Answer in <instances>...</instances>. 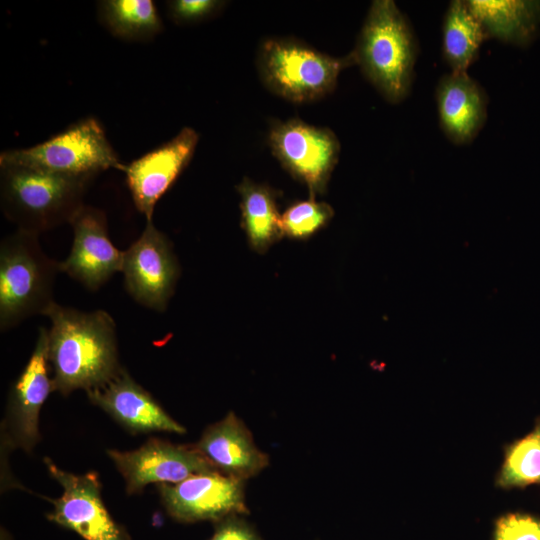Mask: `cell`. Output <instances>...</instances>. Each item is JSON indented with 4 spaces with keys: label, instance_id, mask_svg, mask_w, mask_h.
<instances>
[{
    "label": "cell",
    "instance_id": "obj_14",
    "mask_svg": "<svg viewBox=\"0 0 540 540\" xmlns=\"http://www.w3.org/2000/svg\"><path fill=\"white\" fill-rule=\"evenodd\" d=\"M199 140L191 127H183L169 141L125 164L126 184L136 209L152 220L159 199L188 166Z\"/></svg>",
    "mask_w": 540,
    "mask_h": 540
},
{
    "label": "cell",
    "instance_id": "obj_12",
    "mask_svg": "<svg viewBox=\"0 0 540 540\" xmlns=\"http://www.w3.org/2000/svg\"><path fill=\"white\" fill-rule=\"evenodd\" d=\"M167 512L181 522L219 521L249 513L244 481L218 471L193 475L176 484H158Z\"/></svg>",
    "mask_w": 540,
    "mask_h": 540
},
{
    "label": "cell",
    "instance_id": "obj_24",
    "mask_svg": "<svg viewBox=\"0 0 540 540\" xmlns=\"http://www.w3.org/2000/svg\"><path fill=\"white\" fill-rule=\"evenodd\" d=\"M494 540H540V518L528 513H507L495 521Z\"/></svg>",
    "mask_w": 540,
    "mask_h": 540
},
{
    "label": "cell",
    "instance_id": "obj_9",
    "mask_svg": "<svg viewBox=\"0 0 540 540\" xmlns=\"http://www.w3.org/2000/svg\"><path fill=\"white\" fill-rule=\"evenodd\" d=\"M47 470L63 488L62 495L52 499L48 519L81 536L84 540H130L106 509L101 497V482L96 472L82 475L66 472L49 458Z\"/></svg>",
    "mask_w": 540,
    "mask_h": 540
},
{
    "label": "cell",
    "instance_id": "obj_2",
    "mask_svg": "<svg viewBox=\"0 0 540 540\" xmlns=\"http://www.w3.org/2000/svg\"><path fill=\"white\" fill-rule=\"evenodd\" d=\"M91 180L0 163V207L17 229L40 235L70 223Z\"/></svg>",
    "mask_w": 540,
    "mask_h": 540
},
{
    "label": "cell",
    "instance_id": "obj_17",
    "mask_svg": "<svg viewBox=\"0 0 540 540\" xmlns=\"http://www.w3.org/2000/svg\"><path fill=\"white\" fill-rule=\"evenodd\" d=\"M439 122L455 144L470 143L487 118V95L467 73L444 75L436 88Z\"/></svg>",
    "mask_w": 540,
    "mask_h": 540
},
{
    "label": "cell",
    "instance_id": "obj_19",
    "mask_svg": "<svg viewBox=\"0 0 540 540\" xmlns=\"http://www.w3.org/2000/svg\"><path fill=\"white\" fill-rule=\"evenodd\" d=\"M487 38L463 0L451 1L443 21V56L453 73H467Z\"/></svg>",
    "mask_w": 540,
    "mask_h": 540
},
{
    "label": "cell",
    "instance_id": "obj_1",
    "mask_svg": "<svg viewBox=\"0 0 540 540\" xmlns=\"http://www.w3.org/2000/svg\"><path fill=\"white\" fill-rule=\"evenodd\" d=\"M44 316L51 322L48 360L55 391L66 396L79 389H98L124 369L116 324L108 312H83L54 302Z\"/></svg>",
    "mask_w": 540,
    "mask_h": 540
},
{
    "label": "cell",
    "instance_id": "obj_15",
    "mask_svg": "<svg viewBox=\"0 0 540 540\" xmlns=\"http://www.w3.org/2000/svg\"><path fill=\"white\" fill-rule=\"evenodd\" d=\"M90 402L101 408L129 432L184 434L175 421L124 368L104 387L87 391Z\"/></svg>",
    "mask_w": 540,
    "mask_h": 540
},
{
    "label": "cell",
    "instance_id": "obj_4",
    "mask_svg": "<svg viewBox=\"0 0 540 540\" xmlns=\"http://www.w3.org/2000/svg\"><path fill=\"white\" fill-rule=\"evenodd\" d=\"M60 262L42 249L39 235L17 229L0 244V329L7 331L53 304Z\"/></svg>",
    "mask_w": 540,
    "mask_h": 540
},
{
    "label": "cell",
    "instance_id": "obj_10",
    "mask_svg": "<svg viewBox=\"0 0 540 540\" xmlns=\"http://www.w3.org/2000/svg\"><path fill=\"white\" fill-rule=\"evenodd\" d=\"M129 495L151 483L176 484L193 475L217 471L194 447L151 438L132 451L107 450Z\"/></svg>",
    "mask_w": 540,
    "mask_h": 540
},
{
    "label": "cell",
    "instance_id": "obj_11",
    "mask_svg": "<svg viewBox=\"0 0 540 540\" xmlns=\"http://www.w3.org/2000/svg\"><path fill=\"white\" fill-rule=\"evenodd\" d=\"M49 368L48 329L40 327L34 350L11 386L2 424L5 442L25 452H31L40 440V410L55 391Z\"/></svg>",
    "mask_w": 540,
    "mask_h": 540
},
{
    "label": "cell",
    "instance_id": "obj_8",
    "mask_svg": "<svg viewBox=\"0 0 540 540\" xmlns=\"http://www.w3.org/2000/svg\"><path fill=\"white\" fill-rule=\"evenodd\" d=\"M128 294L142 306L165 311L179 277V265L167 236L152 220L125 251L122 271Z\"/></svg>",
    "mask_w": 540,
    "mask_h": 540
},
{
    "label": "cell",
    "instance_id": "obj_7",
    "mask_svg": "<svg viewBox=\"0 0 540 540\" xmlns=\"http://www.w3.org/2000/svg\"><path fill=\"white\" fill-rule=\"evenodd\" d=\"M268 143L274 156L311 193H322L338 161L340 143L333 131L292 118L270 128Z\"/></svg>",
    "mask_w": 540,
    "mask_h": 540
},
{
    "label": "cell",
    "instance_id": "obj_26",
    "mask_svg": "<svg viewBox=\"0 0 540 540\" xmlns=\"http://www.w3.org/2000/svg\"><path fill=\"white\" fill-rule=\"evenodd\" d=\"M210 540H263L240 515H230L219 521Z\"/></svg>",
    "mask_w": 540,
    "mask_h": 540
},
{
    "label": "cell",
    "instance_id": "obj_16",
    "mask_svg": "<svg viewBox=\"0 0 540 540\" xmlns=\"http://www.w3.org/2000/svg\"><path fill=\"white\" fill-rule=\"evenodd\" d=\"M194 447L218 472L241 481L269 465L268 454L257 447L250 430L233 412L209 425Z\"/></svg>",
    "mask_w": 540,
    "mask_h": 540
},
{
    "label": "cell",
    "instance_id": "obj_5",
    "mask_svg": "<svg viewBox=\"0 0 540 540\" xmlns=\"http://www.w3.org/2000/svg\"><path fill=\"white\" fill-rule=\"evenodd\" d=\"M356 64L353 52L335 58L294 39L270 38L258 51L257 66L264 85L294 103H308L330 93L340 72Z\"/></svg>",
    "mask_w": 540,
    "mask_h": 540
},
{
    "label": "cell",
    "instance_id": "obj_18",
    "mask_svg": "<svg viewBox=\"0 0 540 540\" xmlns=\"http://www.w3.org/2000/svg\"><path fill=\"white\" fill-rule=\"evenodd\" d=\"M469 9L487 38L525 46L531 43L540 25V1L468 0Z\"/></svg>",
    "mask_w": 540,
    "mask_h": 540
},
{
    "label": "cell",
    "instance_id": "obj_13",
    "mask_svg": "<svg viewBox=\"0 0 540 540\" xmlns=\"http://www.w3.org/2000/svg\"><path fill=\"white\" fill-rule=\"evenodd\" d=\"M73 243L60 271L90 291L98 290L116 272L122 271L124 251L112 243L104 211L83 205L69 223Z\"/></svg>",
    "mask_w": 540,
    "mask_h": 540
},
{
    "label": "cell",
    "instance_id": "obj_3",
    "mask_svg": "<svg viewBox=\"0 0 540 540\" xmlns=\"http://www.w3.org/2000/svg\"><path fill=\"white\" fill-rule=\"evenodd\" d=\"M352 52L365 77L387 101L398 103L407 97L417 43L394 1L372 2Z\"/></svg>",
    "mask_w": 540,
    "mask_h": 540
},
{
    "label": "cell",
    "instance_id": "obj_22",
    "mask_svg": "<svg viewBox=\"0 0 540 540\" xmlns=\"http://www.w3.org/2000/svg\"><path fill=\"white\" fill-rule=\"evenodd\" d=\"M531 484H540V416L527 435L505 447L504 461L496 477V486L503 489Z\"/></svg>",
    "mask_w": 540,
    "mask_h": 540
},
{
    "label": "cell",
    "instance_id": "obj_20",
    "mask_svg": "<svg viewBox=\"0 0 540 540\" xmlns=\"http://www.w3.org/2000/svg\"><path fill=\"white\" fill-rule=\"evenodd\" d=\"M237 190L241 196L243 227L253 248L262 252L283 235L275 196L268 187L248 178L243 179Z\"/></svg>",
    "mask_w": 540,
    "mask_h": 540
},
{
    "label": "cell",
    "instance_id": "obj_6",
    "mask_svg": "<svg viewBox=\"0 0 540 540\" xmlns=\"http://www.w3.org/2000/svg\"><path fill=\"white\" fill-rule=\"evenodd\" d=\"M0 163L90 178L110 168L125 169L103 126L93 117L83 118L37 145L2 151Z\"/></svg>",
    "mask_w": 540,
    "mask_h": 540
},
{
    "label": "cell",
    "instance_id": "obj_21",
    "mask_svg": "<svg viewBox=\"0 0 540 540\" xmlns=\"http://www.w3.org/2000/svg\"><path fill=\"white\" fill-rule=\"evenodd\" d=\"M98 7L102 23L115 37L142 41L163 29L152 0H105L99 2Z\"/></svg>",
    "mask_w": 540,
    "mask_h": 540
},
{
    "label": "cell",
    "instance_id": "obj_23",
    "mask_svg": "<svg viewBox=\"0 0 540 540\" xmlns=\"http://www.w3.org/2000/svg\"><path fill=\"white\" fill-rule=\"evenodd\" d=\"M333 216V209L314 198L291 205L281 215L283 235L306 238L325 226Z\"/></svg>",
    "mask_w": 540,
    "mask_h": 540
},
{
    "label": "cell",
    "instance_id": "obj_25",
    "mask_svg": "<svg viewBox=\"0 0 540 540\" xmlns=\"http://www.w3.org/2000/svg\"><path fill=\"white\" fill-rule=\"evenodd\" d=\"M167 3L168 15L177 24L203 21L218 12L224 4L217 0H173Z\"/></svg>",
    "mask_w": 540,
    "mask_h": 540
}]
</instances>
